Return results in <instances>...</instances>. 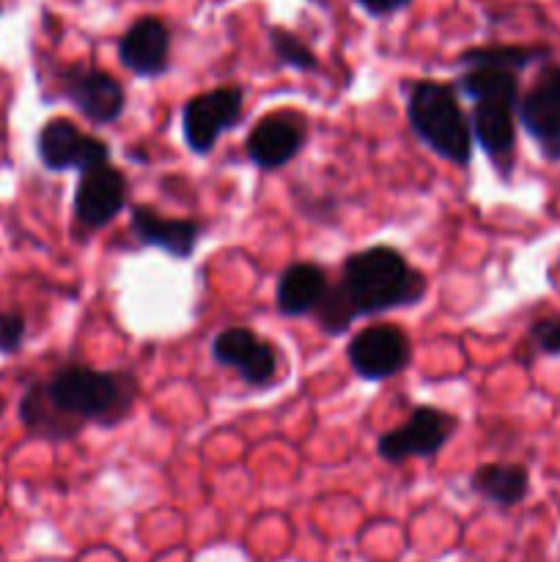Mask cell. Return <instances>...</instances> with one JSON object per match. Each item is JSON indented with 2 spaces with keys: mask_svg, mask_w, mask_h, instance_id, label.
<instances>
[{
  "mask_svg": "<svg viewBox=\"0 0 560 562\" xmlns=\"http://www.w3.org/2000/svg\"><path fill=\"white\" fill-rule=\"evenodd\" d=\"M549 58L547 47H475L461 55L464 66H497V69L522 71L536 60Z\"/></svg>",
  "mask_w": 560,
  "mask_h": 562,
  "instance_id": "ffe728a7",
  "label": "cell"
},
{
  "mask_svg": "<svg viewBox=\"0 0 560 562\" xmlns=\"http://www.w3.org/2000/svg\"><path fill=\"white\" fill-rule=\"evenodd\" d=\"M412 357L410 338L393 324H373L357 333L349 344V362L368 382H382L406 368Z\"/></svg>",
  "mask_w": 560,
  "mask_h": 562,
  "instance_id": "8992f818",
  "label": "cell"
},
{
  "mask_svg": "<svg viewBox=\"0 0 560 562\" xmlns=\"http://www.w3.org/2000/svg\"><path fill=\"white\" fill-rule=\"evenodd\" d=\"M406 119H410L412 132L434 154L448 162L470 165L475 137H472V126L464 110L456 102L453 86L432 80L415 82L410 99H406Z\"/></svg>",
  "mask_w": 560,
  "mask_h": 562,
  "instance_id": "3957f363",
  "label": "cell"
},
{
  "mask_svg": "<svg viewBox=\"0 0 560 562\" xmlns=\"http://www.w3.org/2000/svg\"><path fill=\"white\" fill-rule=\"evenodd\" d=\"M20 417L33 434H42V437L49 439H64V437H75V431L80 426L71 420H66L47 398V390L44 384H31L22 395L20 404Z\"/></svg>",
  "mask_w": 560,
  "mask_h": 562,
  "instance_id": "ac0fdd59",
  "label": "cell"
},
{
  "mask_svg": "<svg viewBox=\"0 0 560 562\" xmlns=\"http://www.w3.org/2000/svg\"><path fill=\"white\" fill-rule=\"evenodd\" d=\"M530 338L541 355L558 357L560 355V316L541 318V322L533 324Z\"/></svg>",
  "mask_w": 560,
  "mask_h": 562,
  "instance_id": "cb8c5ba5",
  "label": "cell"
},
{
  "mask_svg": "<svg viewBox=\"0 0 560 562\" xmlns=\"http://www.w3.org/2000/svg\"><path fill=\"white\" fill-rule=\"evenodd\" d=\"M269 44L275 49V58L283 66H291L296 71H316L318 58L313 55V49L307 44H302L294 33L283 31V27H272L269 31Z\"/></svg>",
  "mask_w": 560,
  "mask_h": 562,
  "instance_id": "7402d4cb",
  "label": "cell"
},
{
  "mask_svg": "<svg viewBox=\"0 0 560 562\" xmlns=\"http://www.w3.org/2000/svg\"><path fill=\"white\" fill-rule=\"evenodd\" d=\"M516 104L511 102H475L472 108V137L478 146L497 162V159H508L514 154L516 143V126H514Z\"/></svg>",
  "mask_w": 560,
  "mask_h": 562,
  "instance_id": "9a60e30c",
  "label": "cell"
},
{
  "mask_svg": "<svg viewBox=\"0 0 560 562\" xmlns=\"http://www.w3.org/2000/svg\"><path fill=\"white\" fill-rule=\"evenodd\" d=\"M60 88L66 99L93 124H113L124 113V88L108 71L91 66H69L60 71Z\"/></svg>",
  "mask_w": 560,
  "mask_h": 562,
  "instance_id": "9c48e42d",
  "label": "cell"
},
{
  "mask_svg": "<svg viewBox=\"0 0 560 562\" xmlns=\"http://www.w3.org/2000/svg\"><path fill=\"white\" fill-rule=\"evenodd\" d=\"M130 223L132 234L143 245L170 252L179 261L190 258L195 252L198 239H201V225L198 223H192V220H165L148 206H132Z\"/></svg>",
  "mask_w": 560,
  "mask_h": 562,
  "instance_id": "5bb4252c",
  "label": "cell"
},
{
  "mask_svg": "<svg viewBox=\"0 0 560 562\" xmlns=\"http://www.w3.org/2000/svg\"><path fill=\"white\" fill-rule=\"evenodd\" d=\"M242 108H245V91L236 86L192 97L181 110V132H184L187 148L201 157L212 151L223 132L239 124Z\"/></svg>",
  "mask_w": 560,
  "mask_h": 562,
  "instance_id": "5b68a950",
  "label": "cell"
},
{
  "mask_svg": "<svg viewBox=\"0 0 560 562\" xmlns=\"http://www.w3.org/2000/svg\"><path fill=\"white\" fill-rule=\"evenodd\" d=\"M25 316L16 311L0 313V351L3 355H14L20 351L22 340H25Z\"/></svg>",
  "mask_w": 560,
  "mask_h": 562,
  "instance_id": "603a6c76",
  "label": "cell"
},
{
  "mask_svg": "<svg viewBox=\"0 0 560 562\" xmlns=\"http://www.w3.org/2000/svg\"><path fill=\"white\" fill-rule=\"evenodd\" d=\"M38 159L47 170H88L110 162V146L77 130L69 119H53L38 132Z\"/></svg>",
  "mask_w": 560,
  "mask_h": 562,
  "instance_id": "ba28073f",
  "label": "cell"
},
{
  "mask_svg": "<svg viewBox=\"0 0 560 562\" xmlns=\"http://www.w3.org/2000/svg\"><path fill=\"white\" fill-rule=\"evenodd\" d=\"M3 409H5V401L0 398V415H3Z\"/></svg>",
  "mask_w": 560,
  "mask_h": 562,
  "instance_id": "484cf974",
  "label": "cell"
},
{
  "mask_svg": "<svg viewBox=\"0 0 560 562\" xmlns=\"http://www.w3.org/2000/svg\"><path fill=\"white\" fill-rule=\"evenodd\" d=\"M461 91L472 99V102H511L519 104V80L516 71L497 69V66H470L467 75L459 80Z\"/></svg>",
  "mask_w": 560,
  "mask_h": 562,
  "instance_id": "d6986e66",
  "label": "cell"
},
{
  "mask_svg": "<svg viewBox=\"0 0 560 562\" xmlns=\"http://www.w3.org/2000/svg\"><path fill=\"white\" fill-rule=\"evenodd\" d=\"M212 357L225 368H236L239 376L253 387H264L278 373V355L267 340L245 327L223 329L212 340Z\"/></svg>",
  "mask_w": 560,
  "mask_h": 562,
  "instance_id": "8fae6325",
  "label": "cell"
},
{
  "mask_svg": "<svg viewBox=\"0 0 560 562\" xmlns=\"http://www.w3.org/2000/svg\"><path fill=\"white\" fill-rule=\"evenodd\" d=\"M316 322L318 327L324 329L327 335H333V338H338V335H344L346 329L351 327V324L360 318V313H357L355 302L349 300V294L344 291V285H327V291H324V296L318 300L316 305Z\"/></svg>",
  "mask_w": 560,
  "mask_h": 562,
  "instance_id": "44dd1931",
  "label": "cell"
},
{
  "mask_svg": "<svg viewBox=\"0 0 560 562\" xmlns=\"http://www.w3.org/2000/svg\"><path fill=\"white\" fill-rule=\"evenodd\" d=\"M470 488L486 503L514 508L530 494V475L522 464H483L472 472Z\"/></svg>",
  "mask_w": 560,
  "mask_h": 562,
  "instance_id": "e0dca14e",
  "label": "cell"
},
{
  "mask_svg": "<svg viewBox=\"0 0 560 562\" xmlns=\"http://www.w3.org/2000/svg\"><path fill=\"white\" fill-rule=\"evenodd\" d=\"M522 126L541 146L549 162H560V66H549L538 75L536 86L516 104Z\"/></svg>",
  "mask_w": 560,
  "mask_h": 562,
  "instance_id": "52a82bcc",
  "label": "cell"
},
{
  "mask_svg": "<svg viewBox=\"0 0 560 562\" xmlns=\"http://www.w3.org/2000/svg\"><path fill=\"white\" fill-rule=\"evenodd\" d=\"M340 285L360 316H377L393 307L415 305L426 294V278L421 269L410 267L399 250L384 245L368 247L346 258Z\"/></svg>",
  "mask_w": 560,
  "mask_h": 562,
  "instance_id": "6da1fadb",
  "label": "cell"
},
{
  "mask_svg": "<svg viewBox=\"0 0 560 562\" xmlns=\"http://www.w3.org/2000/svg\"><path fill=\"white\" fill-rule=\"evenodd\" d=\"M47 398L66 420L115 426L130 415L137 398V382L130 371H93L86 366H66L44 384Z\"/></svg>",
  "mask_w": 560,
  "mask_h": 562,
  "instance_id": "7a4b0ae2",
  "label": "cell"
},
{
  "mask_svg": "<svg viewBox=\"0 0 560 562\" xmlns=\"http://www.w3.org/2000/svg\"><path fill=\"white\" fill-rule=\"evenodd\" d=\"M456 417L434 406H415L404 426L379 437V456L390 464H404L410 459L437 456L456 431Z\"/></svg>",
  "mask_w": 560,
  "mask_h": 562,
  "instance_id": "277c9868",
  "label": "cell"
},
{
  "mask_svg": "<svg viewBox=\"0 0 560 562\" xmlns=\"http://www.w3.org/2000/svg\"><path fill=\"white\" fill-rule=\"evenodd\" d=\"M126 203V179L113 165H93V168L80 170L75 192V217L86 228L97 231L113 223L115 214Z\"/></svg>",
  "mask_w": 560,
  "mask_h": 562,
  "instance_id": "30bf717a",
  "label": "cell"
},
{
  "mask_svg": "<svg viewBox=\"0 0 560 562\" xmlns=\"http://www.w3.org/2000/svg\"><path fill=\"white\" fill-rule=\"evenodd\" d=\"M412 0H357L360 9H366L368 14L373 16H384V14H393V11H401L404 5H410Z\"/></svg>",
  "mask_w": 560,
  "mask_h": 562,
  "instance_id": "d4e9b609",
  "label": "cell"
},
{
  "mask_svg": "<svg viewBox=\"0 0 560 562\" xmlns=\"http://www.w3.org/2000/svg\"><path fill=\"white\" fill-rule=\"evenodd\" d=\"M305 132L289 115H267L247 135V157L261 170H278L302 151Z\"/></svg>",
  "mask_w": 560,
  "mask_h": 562,
  "instance_id": "4fadbf2b",
  "label": "cell"
},
{
  "mask_svg": "<svg viewBox=\"0 0 560 562\" xmlns=\"http://www.w3.org/2000/svg\"><path fill=\"white\" fill-rule=\"evenodd\" d=\"M327 274L316 263H291L278 280L275 302L283 316H302L316 311L318 300L327 291Z\"/></svg>",
  "mask_w": 560,
  "mask_h": 562,
  "instance_id": "2e32d148",
  "label": "cell"
},
{
  "mask_svg": "<svg viewBox=\"0 0 560 562\" xmlns=\"http://www.w3.org/2000/svg\"><path fill=\"white\" fill-rule=\"evenodd\" d=\"M119 60L137 77H163L170 66V33L157 16H143L119 42Z\"/></svg>",
  "mask_w": 560,
  "mask_h": 562,
  "instance_id": "7c38bea8",
  "label": "cell"
}]
</instances>
